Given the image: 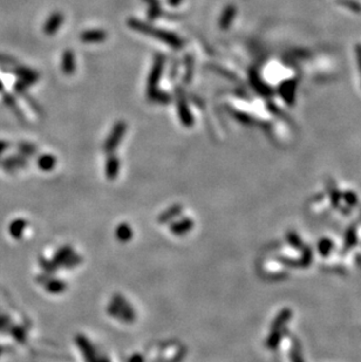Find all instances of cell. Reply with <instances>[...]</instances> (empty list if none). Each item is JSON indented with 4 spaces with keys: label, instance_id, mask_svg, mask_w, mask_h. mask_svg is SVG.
I'll list each match as a JSON object with an SVG mask.
<instances>
[{
    "label": "cell",
    "instance_id": "obj_9",
    "mask_svg": "<svg viewBox=\"0 0 361 362\" xmlns=\"http://www.w3.org/2000/svg\"><path fill=\"white\" fill-rule=\"evenodd\" d=\"M120 170V162L116 157L112 156L109 157L107 161V166H106V175L109 180H115Z\"/></svg>",
    "mask_w": 361,
    "mask_h": 362
},
{
    "label": "cell",
    "instance_id": "obj_15",
    "mask_svg": "<svg viewBox=\"0 0 361 362\" xmlns=\"http://www.w3.org/2000/svg\"><path fill=\"white\" fill-rule=\"evenodd\" d=\"M339 4L342 5L343 7L348 8V10L353 11V12H361V5L353 1V0H340Z\"/></svg>",
    "mask_w": 361,
    "mask_h": 362
},
{
    "label": "cell",
    "instance_id": "obj_3",
    "mask_svg": "<svg viewBox=\"0 0 361 362\" xmlns=\"http://www.w3.org/2000/svg\"><path fill=\"white\" fill-rule=\"evenodd\" d=\"M164 66V57L161 55H157L155 57L154 66H152V70L150 72V75L148 79V95L149 97H152L157 91H156V87H157V83L160 81L161 75H162Z\"/></svg>",
    "mask_w": 361,
    "mask_h": 362
},
{
    "label": "cell",
    "instance_id": "obj_14",
    "mask_svg": "<svg viewBox=\"0 0 361 362\" xmlns=\"http://www.w3.org/2000/svg\"><path fill=\"white\" fill-rule=\"evenodd\" d=\"M25 225L26 224L24 220H20V219L16 220V222L11 225V229H10L11 235H13L14 237H19V235L22 234V230H24Z\"/></svg>",
    "mask_w": 361,
    "mask_h": 362
},
{
    "label": "cell",
    "instance_id": "obj_20",
    "mask_svg": "<svg viewBox=\"0 0 361 362\" xmlns=\"http://www.w3.org/2000/svg\"><path fill=\"white\" fill-rule=\"evenodd\" d=\"M355 52H357L358 62H359V67L361 71V45H357V47H355Z\"/></svg>",
    "mask_w": 361,
    "mask_h": 362
},
{
    "label": "cell",
    "instance_id": "obj_11",
    "mask_svg": "<svg viewBox=\"0 0 361 362\" xmlns=\"http://www.w3.org/2000/svg\"><path fill=\"white\" fill-rule=\"evenodd\" d=\"M77 341H79L80 347H81L83 354H85L86 358H87V360L89 362H97L96 360H95V355H94L93 348H92L91 344L88 343V340H86V339L82 338V337H79V338H77Z\"/></svg>",
    "mask_w": 361,
    "mask_h": 362
},
{
    "label": "cell",
    "instance_id": "obj_7",
    "mask_svg": "<svg viewBox=\"0 0 361 362\" xmlns=\"http://www.w3.org/2000/svg\"><path fill=\"white\" fill-rule=\"evenodd\" d=\"M192 226H193L192 220L189 219V218H184V219H182L181 222L172 224V225L170 226V230H171L174 235H186L188 231H190V230L192 229Z\"/></svg>",
    "mask_w": 361,
    "mask_h": 362
},
{
    "label": "cell",
    "instance_id": "obj_17",
    "mask_svg": "<svg viewBox=\"0 0 361 362\" xmlns=\"http://www.w3.org/2000/svg\"><path fill=\"white\" fill-rule=\"evenodd\" d=\"M63 66H65V71L68 72V73H72L74 70V65H73V55L72 53H66L65 59H63Z\"/></svg>",
    "mask_w": 361,
    "mask_h": 362
},
{
    "label": "cell",
    "instance_id": "obj_8",
    "mask_svg": "<svg viewBox=\"0 0 361 362\" xmlns=\"http://www.w3.org/2000/svg\"><path fill=\"white\" fill-rule=\"evenodd\" d=\"M236 14V7L230 5L224 10L223 14H222V18L219 20V26H221L222 30H227L230 27L231 22H232L233 18H235Z\"/></svg>",
    "mask_w": 361,
    "mask_h": 362
},
{
    "label": "cell",
    "instance_id": "obj_21",
    "mask_svg": "<svg viewBox=\"0 0 361 362\" xmlns=\"http://www.w3.org/2000/svg\"><path fill=\"white\" fill-rule=\"evenodd\" d=\"M129 362H144L143 358L141 355H133L131 359H129Z\"/></svg>",
    "mask_w": 361,
    "mask_h": 362
},
{
    "label": "cell",
    "instance_id": "obj_4",
    "mask_svg": "<svg viewBox=\"0 0 361 362\" xmlns=\"http://www.w3.org/2000/svg\"><path fill=\"white\" fill-rule=\"evenodd\" d=\"M126 133V123L125 122H117L113 128L111 135H109L108 140L105 143V150L107 153H112L116 149L118 143L122 140L123 134Z\"/></svg>",
    "mask_w": 361,
    "mask_h": 362
},
{
    "label": "cell",
    "instance_id": "obj_18",
    "mask_svg": "<svg viewBox=\"0 0 361 362\" xmlns=\"http://www.w3.org/2000/svg\"><path fill=\"white\" fill-rule=\"evenodd\" d=\"M71 253H72L71 248H63L62 250H60V251H59V253H57V255L56 257V260L57 261H66L69 257H71Z\"/></svg>",
    "mask_w": 361,
    "mask_h": 362
},
{
    "label": "cell",
    "instance_id": "obj_2",
    "mask_svg": "<svg viewBox=\"0 0 361 362\" xmlns=\"http://www.w3.org/2000/svg\"><path fill=\"white\" fill-rule=\"evenodd\" d=\"M109 314L114 315V317L120 318L121 320H125L131 323L135 319V313L131 308V306L127 304L126 300H123L120 295H116L113 299V303L108 307Z\"/></svg>",
    "mask_w": 361,
    "mask_h": 362
},
{
    "label": "cell",
    "instance_id": "obj_16",
    "mask_svg": "<svg viewBox=\"0 0 361 362\" xmlns=\"http://www.w3.org/2000/svg\"><path fill=\"white\" fill-rule=\"evenodd\" d=\"M65 290V284L62 281H51L48 284V291L52 293H60Z\"/></svg>",
    "mask_w": 361,
    "mask_h": 362
},
{
    "label": "cell",
    "instance_id": "obj_6",
    "mask_svg": "<svg viewBox=\"0 0 361 362\" xmlns=\"http://www.w3.org/2000/svg\"><path fill=\"white\" fill-rule=\"evenodd\" d=\"M294 91H296V81H287L283 83L280 87V95L288 105H292L294 101Z\"/></svg>",
    "mask_w": 361,
    "mask_h": 362
},
{
    "label": "cell",
    "instance_id": "obj_12",
    "mask_svg": "<svg viewBox=\"0 0 361 362\" xmlns=\"http://www.w3.org/2000/svg\"><path fill=\"white\" fill-rule=\"evenodd\" d=\"M181 211H182V206L180 205L171 206V208H169L167 211H164L163 214L161 215L160 218H158V220H160L161 223H168L171 219H174L177 215H180Z\"/></svg>",
    "mask_w": 361,
    "mask_h": 362
},
{
    "label": "cell",
    "instance_id": "obj_19",
    "mask_svg": "<svg viewBox=\"0 0 361 362\" xmlns=\"http://www.w3.org/2000/svg\"><path fill=\"white\" fill-rule=\"evenodd\" d=\"M54 162H56V161H54V159H52V156H45L44 159L41 160V162H40V164H41L42 168L47 169L48 170V169L53 168Z\"/></svg>",
    "mask_w": 361,
    "mask_h": 362
},
{
    "label": "cell",
    "instance_id": "obj_5",
    "mask_svg": "<svg viewBox=\"0 0 361 362\" xmlns=\"http://www.w3.org/2000/svg\"><path fill=\"white\" fill-rule=\"evenodd\" d=\"M177 109H178V115H180V119L182 121L186 127H190L192 126L193 120H192V115L190 113V110L188 109L187 102L184 101L183 97H178V102H177Z\"/></svg>",
    "mask_w": 361,
    "mask_h": 362
},
{
    "label": "cell",
    "instance_id": "obj_13",
    "mask_svg": "<svg viewBox=\"0 0 361 362\" xmlns=\"http://www.w3.org/2000/svg\"><path fill=\"white\" fill-rule=\"evenodd\" d=\"M116 235L121 241L129 240L133 235L132 229L129 228V225H127V224H121L116 230Z\"/></svg>",
    "mask_w": 361,
    "mask_h": 362
},
{
    "label": "cell",
    "instance_id": "obj_10",
    "mask_svg": "<svg viewBox=\"0 0 361 362\" xmlns=\"http://www.w3.org/2000/svg\"><path fill=\"white\" fill-rule=\"evenodd\" d=\"M107 34L103 32V31L100 30H93V31H88V32H85L82 34V40L86 42H100L103 41L106 39Z\"/></svg>",
    "mask_w": 361,
    "mask_h": 362
},
{
    "label": "cell",
    "instance_id": "obj_1",
    "mask_svg": "<svg viewBox=\"0 0 361 362\" xmlns=\"http://www.w3.org/2000/svg\"><path fill=\"white\" fill-rule=\"evenodd\" d=\"M129 27L133 28V30L137 31V32L147 34V36H152V38L160 40V41L166 42L167 45L170 46V47L175 48V50H180V48L183 47V41L176 36L174 33L170 32H166V31L162 30H157V28L152 27V26L144 24V22L140 21L137 19H131L128 21Z\"/></svg>",
    "mask_w": 361,
    "mask_h": 362
}]
</instances>
